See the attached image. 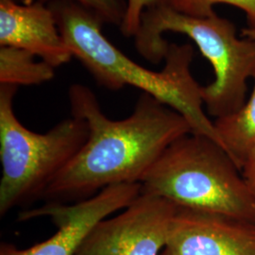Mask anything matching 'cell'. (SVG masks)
<instances>
[{"instance_id":"1","label":"cell","mask_w":255,"mask_h":255,"mask_svg":"<svg viewBox=\"0 0 255 255\" xmlns=\"http://www.w3.org/2000/svg\"><path fill=\"white\" fill-rule=\"evenodd\" d=\"M68 95L72 117L85 121L89 135L46 190V202L75 203L109 186L140 183L167 146L192 133L182 115L146 93L122 120L108 119L96 95L82 84H73Z\"/></svg>"},{"instance_id":"2","label":"cell","mask_w":255,"mask_h":255,"mask_svg":"<svg viewBox=\"0 0 255 255\" xmlns=\"http://www.w3.org/2000/svg\"><path fill=\"white\" fill-rule=\"evenodd\" d=\"M49 7L73 57L79 59L100 85L113 91L126 85L136 87L182 115L192 133L209 137L223 146L214 122L203 110V86L192 76L191 45L169 43L164 69L154 72L136 64L114 46L102 33V23L90 10L68 0L51 1Z\"/></svg>"},{"instance_id":"3","label":"cell","mask_w":255,"mask_h":255,"mask_svg":"<svg viewBox=\"0 0 255 255\" xmlns=\"http://www.w3.org/2000/svg\"><path fill=\"white\" fill-rule=\"evenodd\" d=\"M167 31L189 37L212 65L215 81L202 87L210 116L220 119L241 109L246 103L248 80H255V40L237 38L235 25L217 13L193 17L162 4L143 13L134 36L139 54L152 64L161 63L169 46L163 37Z\"/></svg>"},{"instance_id":"4","label":"cell","mask_w":255,"mask_h":255,"mask_svg":"<svg viewBox=\"0 0 255 255\" xmlns=\"http://www.w3.org/2000/svg\"><path fill=\"white\" fill-rule=\"evenodd\" d=\"M141 192L177 207L213 212L255 223V195L240 167L218 142L187 133L175 140L145 174Z\"/></svg>"},{"instance_id":"5","label":"cell","mask_w":255,"mask_h":255,"mask_svg":"<svg viewBox=\"0 0 255 255\" xmlns=\"http://www.w3.org/2000/svg\"><path fill=\"white\" fill-rule=\"evenodd\" d=\"M17 86L0 84V215L43 200L46 190L82 149L89 129L84 120L64 119L46 133L23 126L13 110Z\"/></svg>"},{"instance_id":"6","label":"cell","mask_w":255,"mask_h":255,"mask_svg":"<svg viewBox=\"0 0 255 255\" xmlns=\"http://www.w3.org/2000/svg\"><path fill=\"white\" fill-rule=\"evenodd\" d=\"M140 193V183H123L79 202H46L42 207L22 211L19 221L50 217L58 231L46 241L25 250L2 243L0 255H77L93 229L113 213L125 209Z\"/></svg>"},{"instance_id":"7","label":"cell","mask_w":255,"mask_h":255,"mask_svg":"<svg viewBox=\"0 0 255 255\" xmlns=\"http://www.w3.org/2000/svg\"><path fill=\"white\" fill-rule=\"evenodd\" d=\"M177 208L164 198L141 192L122 213L93 229L77 255H160Z\"/></svg>"},{"instance_id":"8","label":"cell","mask_w":255,"mask_h":255,"mask_svg":"<svg viewBox=\"0 0 255 255\" xmlns=\"http://www.w3.org/2000/svg\"><path fill=\"white\" fill-rule=\"evenodd\" d=\"M160 255H255V223L178 207Z\"/></svg>"},{"instance_id":"9","label":"cell","mask_w":255,"mask_h":255,"mask_svg":"<svg viewBox=\"0 0 255 255\" xmlns=\"http://www.w3.org/2000/svg\"><path fill=\"white\" fill-rule=\"evenodd\" d=\"M0 46L29 51L54 68L73 57L53 10L42 1L20 5L14 0H0Z\"/></svg>"},{"instance_id":"10","label":"cell","mask_w":255,"mask_h":255,"mask_svg":"<svg viewBox=\"0 0 255 255\" xmlns=\"http://www.w3.org/2000/svg\"><path fill=\"white\" fill-rule=\"evenodd\" d=\"M214 124L224 148L241 169L255 149V80L245 105L234 115L216 119Z\"/></svg>"},{"instance_id":"11","label":"cell","mask_w":255,"mask_h":255,"mask_svg":"<svg viewBox=\"0 0 255 255\" xmlns=\"http://www.w3.org/2000/svg\"><path fill=\"white\" fill-rule=\"evenodd\" d=\"M14 46H0V84L39 85L54 78V67Z\"/></svg>"},{"instance_id":"12","label":"cell","mask_w":255,"mask_h":255,"mask_svg":"<svg viewBox=\"0 0 255 255\" xmlns=\"http://www.w3.org/2000/svg\"><path fill=\"white\" fill-rule=\"evenodd\" d=\"M220 3L241 9L246 15L248 27L255 28V0H168L167 2L177 11L200 18L215 15L213 7Z\"/></svg>"},{"instance_id":"13","label":"cell","mask_w":255,"mask_h":255,"mask_svg":"<svg viewBox=\"0 0 255 255\" xmlns=\"http://www.w3.org/2000/svg\"><path fill=\"white\" fill-rule=\"evenodd\" d=\"M46 1V0H37ZM55 1V0H50ZM80 4L83 8L90 10L101 23L119 25L120 27L125 13V8L120 0H68Z\"/></svg>"},{"instance_id":"14","label":"cell","mask_w":255,"mask_h":255,"mask_svg":"<svg viewBox=\"0 0 255 255\" xmlns=\"http://www.w3.org/2000/svg\"><path fill=\"white\" fill-rule=\"evenodd\" d=\"M168 0H128L120 30L125 36H135L146 9L167 4Z\"/></svg>"},{"instance_id":"15","label":"cell","mask_w":255,"mask_h":255,"mask_svg":"<svg viewBox=\"0 0 255 255\" xmlns=\"http://www.w3.org/2000/svg\"><path fill=\"white\" fill-rule=\"evenodd\" d=\"M241 171L247 184L255 195V149L248 156L242 165Z\"/></svg>"},{"instance_id":"16","label":"cell","mask_w":255,"mask_h":255,"mask_svg":"<svg viewBox=\"0 0 255 255\" xmlns=\"http://www.w3.org/2000/svg\"><path fill=\"white\" fill-rule=\"evenodd\" d=\"M242 36L244 38H250L255 40V28H243L242 30Z\"/></svg>"}]
</instances>
